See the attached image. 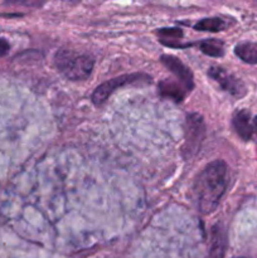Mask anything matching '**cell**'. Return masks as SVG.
Segmentation results:
<instances>
[{
    "label": "cell",
    "instance_id": "obj_2",
    "mask_svg": "<svg viewBox=\"0 0 257 258\" xmlns=\"http://www.w3.org/2000/svg\"><path fill=\"white\" fill-rule=\"evenodd\" d=\"M54 63L60 73L71 81H85L91 76L95 60L90 55L60 49L55 53Z\"/></svg>",
    "mask_w": 257,
    "mask_h": 258
},
{
    "label": "cell",
    "instance_id": "obj_6",
    "mask_svg": "<svg viewBox=\"0 0 257 258\" xmlns=\"http://www.w3.org/2000/svg\"><path fill=\"white\" fill-rule=\"evenodd\" d=\"M160 62L178 78V81H180L186 91H191V88L194 87L193 73L179 58L171 54H163L160 57Z\"/></svg>",
    "mask_w": 257,
    "mask_h": 258
},
{
    "label": "cell",
    "instance_id": "obj_14",
    "mask_svg": "<svg viewBox=\"0 0 257 258\" xmlns=\"http://www.w3.org/2000/svg\"><path fill=\"white\" fill-rule=\"evenodd\" d=\"M9 43H8L7 39H4V38H0V57H3V55L7 54L8 52H9Z\"/></svg>",
    "mask_w": 257,
    "mask_h": 258
},
{
    "label": "cell",
    "instance_id": "obj_8",
    "mask_svg": "<svg viewBox=\"0 0 257 258\" xmlns=\"http://www.w3.org/2000/svg\"><path fill=\"white\" fill-rule=\"evenodd\" d=\"M232 125L237 135L244 141H248L253 135V123L251 120V113L247 110H237L232 116Z\"/></svg>",
    "mask_w": 257,
    "mask_h": 258
},
{
    "label": "cell",
    "instance_id": "obj_10",
    "mask_svg": "<svg viewBox=\"0 0 257 258\" xmlns=\"http://www.w3.org/2000/svg\"><path fill=\"white\" fill-rule=\"evenodd\" d=\"M158 88H159V93H160L163 97H168L170 98V100H174L178 103L184 100L185 93L188 92L181 83L176 82V81H173V80L160 81L158 85Z\"/></svg>",
    "mask_w": 257,
    "mask_h": 258
},
{
    "label": "cell",
    "instance_id": "obj_4",
    "mask_svg": "<svg viewBox=\"0 0 257 258\" xmlns=\"http://www.w3.org/2000/svg\"><path fill=\"white\" fill-rule=\"evenodd\" d=\"M151 77L150 76L145 75V73H131V75H122L118 77L108 80L96 87V90L92 93V102L96 106L102 105L108 97L113 93L116 88L123 87L126 85H131V83H139V82H145L150 83Z\"/></svg>",
    "mask_w": 257,
    "mask_h": 258
},
{
    "label": "cell",
    "instance_id": "obj_13",
    "mask_svg": "<svg viewBox=\"0 0 257 258\" xmlns=\"http://www.w3.org/2000/svg\"><path fill=\"white\" fill-rule=\"evenodd\" d=\"M197 45L204 54L209 55V57L219 58L223 57L224 54V44L219 39H204L198 42Z\"/></svg>",
    "mask_w": 257,
    "mask_h": 258
},
{
    "label": "cell",
    "instance_id": "obj_7",
    "mask_svg": "<svg viewBox=\"0 0 257 258\" xmlns=\"http://www.w3.org/2000/svg\"><path fill=\"white\" fill-rule=\"evenodd\" d=\"M228 238H227L226 228L222 223H216L209 232V247L207 258H224Z\"/></svg>",
    "mask_w": 257,
    "mask_h": 258
},
{
    "label": "cell",
    "instance_id": "obj_11",
    "mask_svg": "<svg viewBox=\"0 0 257 258\" xmlns=\"http://www.w3.org/2000/svg\"><path fill=\"white\" fill-rule=\"evenodd\" d=\"M237 57L248 64H257V43L242 42L234 47Z\"/></svg>",
    "mask_w": 257,
    "mask_h": 258
},
{
    "label": "cell",
    "instance_id": "obj_5",
    "mask_svg": "<svg viewBox=\"0 0 257 258\" xmlns=\"http://www.w3.org/2000/svg\"><path fill=\"white\" fill-rule=\"evenodd\" d=\"M208 76L233 97L239 98L246 95L247 90L244 83L239 78H237L236 76L227 72L224 68L219 67V66H213L208 70Z\"/></svg>",
    "mask_w": 257,
    "mask_h": 258
},
{
    "label": "cell",
    "instance_id": "obj_12",
    "mask_svg": "<svg viewBox=\"0 0 257 258\" xmlns=\"http://www.w3.org/2000/svg\"><path fill=\"white\" fill-rule=\"evenodd\" d=\"M228 27V24L226 23V20H223L222 18L213 17V18H204V19L199 20L196 24L193 25V28L198 32H222L226 28Z\"/></svg>",
    "mask_w": 257,
    "mask_h": 258
},
{
    "label": "cell",
    "instance_id": "obj_9",
    "mask_svg": "<svg viewBox=\"0 0 257 258\" xmlns=\"http://www.w3.org/2000/svg\"><path fill=\"white\" fill-rule=\"evenodd\" d=\"M156 34L159 35V40L161 44L170 48H186L193 45V43H186L183 44L180 42V38L183 37V32L180 28H160L156 30Z\"/></svg>",
    "mask_w": 257,
    "mask_h": 258
},
{
    "label": "cell",
    "instance_id": "obj_1",
    "mask_svg": "<svg viewBox=\"0 0 257 258\" xmlns=\"http://www.w3.org/2000/svg\"><path fill=\"white\" fill-rule=\"evenodd\" d=\"M228 186V166L223 160H214L194 179L191 196L202 214H211L218 207Z\"/></svg>",
    "mask_w": 257,
    "mask_h": 258
},
{
    "label": "cell",
    "instance_id": "obj_15",
    "mask_svg": "<svg viewBox=\"0 0 257 258\" xmlns=\"http://www.w3.org/2000/svg\"><path fill=\"white\" fill-rule=\"evenodd\" d=\"M252 123H253V131L257 134V116H254L253 121H252Z\"/></svg>",
    "mask_w": 257,
    "mask_h": 258
},
{
    "label": "cell",
    "instance_id": "obj_3",
    "mask_svg": "<svg viewBox=\"0 0 257 258\" xmlns=\"http://www.w3.org/2000/svg\"><path fill=\"white\" fill-rule=\"evenodd\" d=\"M206 136V123L202 115L197 112L188 113L184 123V148L185 158H191L201 149Z\"/></svg>",
    "mask_w": 257,
    "mask_h": 258
},
{
    "label": "cell",
    "instance_id": "obj_16",
    "mask_svg": "<svg viewBox=\"0 0 257 258\" xmlns=\"http://www.w3.org/2000/svg\"><path fill=\"white\" fill-rule=\"evenodd\" d=\"M237 258H244V257H237Z\"/></svg>",
    "mask_w": 257,
    "mask_h": 258
}]
</instances>
